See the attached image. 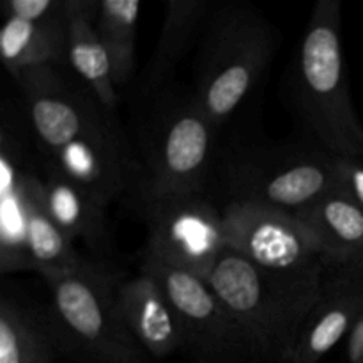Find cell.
Returning <instances> with one entry per match:
<instances>
[{"label": "cell", "mask_w": 363, "mask_h": 363, "mask_svg": "<svg viewBox=\"0 0 363 363\" xmlns=\"http://www.w3.org/2000/svg\"><path fill=\"white\" fill-rule=\"evenodd\" d=\"M172 303L181 354L191 363H261L254 344L208 280L142 257Z\"/></svg>", "instance_id": "9c48e42d"}, {"label": "cell", "mask_w": 363, "mask_h": 363, "mask_svg": "<svg viewBox=\"0 0 363 363\" xmlns=\"http://www.w3.org/2000/svg\"><path fill=\"white\" fill-rule=\"evenodd\" d=\"M35 172L43 206L55 225L74 245L77 241L84 243L91 259L112 262L113 240L106 220L108 208L99 204L39 152Z\"/></svg>", "instance_id": "5bb4252c"}, {"label": "cell", "mask_w": 363, "mask_h": 363, "mask_svg": "<svg viewBox=\"0 0 363 363\" xmlns=\"http://www.w3.org/2000/svg\"><path fill=\"white\" fill-rule=\"evenodd\" d=\"M206 280L238 319L261 363L293 362L301 326L321 282L272 275L230 248Z\"/></svg>", "instance_id": "8992f818"}, {"label": "cell", "mask_w": 363, "mask_h": 363, "mask_svg": "<svg viewBox=\"0 0 363 363\" xmlns=\"http://www.w3.org/2000/svg\"><path fill=\"white\" fill-rule=\"evenodd\" d=\"M14 82L21 91L32 144L41 156H52L74 142L124 131L116 113L69 67H35Z\"/></svg>", "instance_id": "52a82bcc"}, {"label": "cell", "mask_w": 363, "mask_h": 363, "mask_svg": "<svg viewBox=\"0 0 363 363\" xmlns=\"http://www.w3.org/2000/svg\"><path fill=\"white\" fill-rule=\"evenodd\" d=\"M222 215L227 248L272 275L321 282L328 257L300 216L245 202H227Z\"/></svg>", "instance_id": "30bf717a"}, {"label": "cell", "mask_w": 363, "mask_h": 363, "mask_svg": "<svg viewBox=\"0 0 363 363\" xmlns=\"http://www.w3.org/2000/svg\"><path fill=\"white\" fill-rule=\"evenodd\" d=\"M133 147L142 167V195L209 194L218 165V128L194 92L177 85L137 99Z\"/></svg>", "instance_id": "7a4b0ae2"}, {"label": "cell", "mask_w": 363, "mask_h": 363, "mask_svg": "<svg viewBox=\"0 0 363 363\" xmlns=\"http://www.w3.org/2000/svg\"><path fill=\"white\" fill-rule=\"evenodd\" d=\"M300 218L314 230L330 261L363 268V211L350 199L335 191Z\"/></svg>", "instance_id": "ffe728a7"}, {"label": "cell", "mask_w": 363, "mask_h": 363, "mask_svg": "<svg viewBox=\"0 0 363 363\" xmlns=\"http://www.w3.org/2000/svg\"><path fill=\"white\" fill-rule=\"evenodd\" d=\"M116 300L130 332L156 362L181 353L176 312L151 273L140 268L137 275H123L117 284Z\"/></svg>", "instance_id": "9a60e30c"}, {"label": "cell", "mask_w": 363, "mask_h": 363, "mask_svg": "<svg viewBox=\"0 0 363 363\" xmlns=\"http://www.w3.org/2000/svg\"><path fill=\"white\" fill-rule=\"evenodd\" d=\"M140 9L138 0H98L94 27L112 64L113 84L119 92L130 85L135 73Z\"/></svg>", "instance_id": "7402d4cb"}, {"label": "cell", "mask_w": 363, "mask_h": 363, "mask_svg": "<svg viewBox=\"0 0 363 363\" xmlns=\"http://www.w3.org/2000/svg\"><path fill=\"white\" fill-rule=\"evenodd\" d=\"M98 0H66L67 67L116 113L121 92L113 84L112 64L94 27Z\"/></svg>", "instance_id": "ac0fdd59"}, {"label": "cell", "mask_w": 363, "mask_h": 363, "mask_svg": "<svg viewBox=\"0 0 363 363\" xmlns=\"http://www.w3.org/2000/svg\"><path fill=\"white\" fill-rule=\"evenodd\" d=\"M60 357L73 363H158L140 346L117 308L123 273L85 255L71 269L41 275Z\"/></svg>", "instance_id": "3957f363"}, {"label": "cell", "mask_w": 363, "mask_h": 363, "mask_svg": "<svg viewBox=\"0 0 363 363\" xmlns=\"http://www.w3.org/2000/svg\"><path fill=\"white\" fill-rule=\"evenodd\" d=\"M38 152L27 179V250L32 272L45 273L71 269L84 261L73 241L55 225L43 206L38 184Z\"/></svg>", "instance_id": "44dd1931"}, {"label": "cell", "mask_w": 363, "mask_h": 363, "mask_svg": "<svg viewBox=\"0 0 363 363\" xmlns=\"http://www.w3.org/2000/svg\"><path fill=\"white\" fill-rule=\"evenodd\" d=\"M0 57L13 80L23 71L35 67H67L66 4L59 14L45 20H25L4 14Z\"/></svg>", "instance_id": "d6986e66"}, {"label": "cell", "mask_w": 363, "mask_h": 363, "mask_svg": "<svg viewBox=\"0 0 363 363\" xmlns=\"http://www.w3.org/2000/svg\"><path fill=\"white\" fill-rule=\"evenodd\" d=\"M60 357L48 305L14 287L0 293V363H57Z\"/></svg>", "instance_id": "2e32d148"}, {"label": "cell", "mask_w": 363, "mask_h": 363, "mask_svg": "<svg viewBox=\"0 0 363 363\" xmlns=\"http://www.w3.org/2000/svg\"><path fill=\"white\" fill-rule=\"evenodd\" d=\"M287 103L305 137L335 156L363 160V124L351 98L340 0H318L312 7L287 77Z\"/></svg>", "instance_id": "6da1fadb"}, {"label": "cell", "mask_w": 363, "mask_h": 363, "mask_svg": "<svg viewBox=\"0 0 363 363\" xmlns=\"http://www.w3.org/2000/svg\"><path fill=\"white\" fill-rule=\"evenodd\" d=\"M66 0H6L2 13L25 20H45L64 9Z\"/></svg>", "instance_id": "cb8c5ba5"}, {"label": "cell", "mask_w": 363, "mask_h": 363, "mask_svg": "<svg viewBox=\"0 0 363 363\" xmlns=\"http://www.w3.org/2000/svg\"><path fill=\"white\" fill-rule=\"evenodd\" d=\"M277 46L275 27L252 4L229 2L211 9L191 92L218 130L257 87Z\"/></svg>", "instance_id": "5b68a950"}, {"label": "cell", "mask_w": 363, "mask_h": 363, "mask_svg": "<svg viewBox=\"0 0 363 363\" xmlns=\"http://www.w3.org/2000/svg\"><path fill=\"white\" fill-rule=\"evenodd\" d=\"M25 116L4 108L0 124V272H32L27 250V179L35 156Z\"/></svg>", "instance_id": "8fae6325"}, {"label": "cell", "mask_w": 363, "mask_h": 363, "mask_svg": "<svg viewBox=\"0 0 363 363\" xmlns=\"http://www.w3.org/2000/svg\"><path fill=\"white\" fill-rule=\"evenodd\" d=\"M211 9L204 0H167L162 30L137 87V99L172 85L177 66L206 27Z\"/></svg>", "instance_id": "e0dca14e"}, {"label": "cell", "mask_w": 363, "mask_h": 363, "mask_svg": "<svg viewBox=\"0 0 363 363\" xmlns=\"http://www.w3.org/2000/svg\"><path fill=\"white\" fill-rule=\"evenodd\" d=\"M43 158L105 208L123 199L130 201L142 183L137 151L124 131L74 142Z\"/></svg>", "instance_id": "7c38bea8"}, {"label": "cell", "mask_w": 363, "mask_h": 363, "mask_svg": "<svg viewBox=\"0 0 363 363\" xmlns=\"http://www.w3.org/2000/svg\"><path fill=\"white\" fill-rule=\"evenodd\" d=\"M131 204L147 227L142 257L208 279L227 250L222 208L211 195H142Z\"/></svg>", "instance_id": "ba28073f"}, {"label": "cell", "mask_w": 363, "mask_h": 363, "mask_svg": "<svg viewBox=\"0 0 363 363\" xmlns=\"http://www.w3.org/2000/svg\"><path fill=\"white\" fill-rule=\"evenodd\" d=\"M335 191L350 199L363 211V160L350 156L337 158Z\"/></svg>", "instance_id": "603a6c76"}, {"label": "cell", "mask_w": 363, "mask_h": 363, "mask_svg": "<svg viewBox=\"0 0 363 363\" xmlns=\"http://www.w3.org/2000/svg\"><path fill=\"white\" fill-rule=\"evenodd\" d=\"M363 314L362 266L326 262L318 296L305 318L291 363H319Z\"/></svg>", "instance_id": "4fadbf2b"}, {"label": "cell", "mask_w": 363, "mask_h": 363, "mask_svg": "<svg viewBox=\"0 0 363 363\" xmlns=\"http://www.w3.org/2000/svg\"><path fill=\"white\" fill-rule=\"evenodd\" d=\"M337 158L311 137L220 149L215 183L227 202L298 215L335 194Z\"/></svg>", "instance_id": "277c9868"}, {"label": "cell", "mask_w": 363, "mask_h": 363, "mask_svg": "<svg viewBox=\"0 0 363 363\" xmlns=\"http://www.w3.org/2000/svg\"><path fill=\"white\" fill-rule=\"evenodd\" d=\"M347 360L363 363V314L347 335Z\"/></svg>", "instance_id": "d4e9b609"}]
</instances>
